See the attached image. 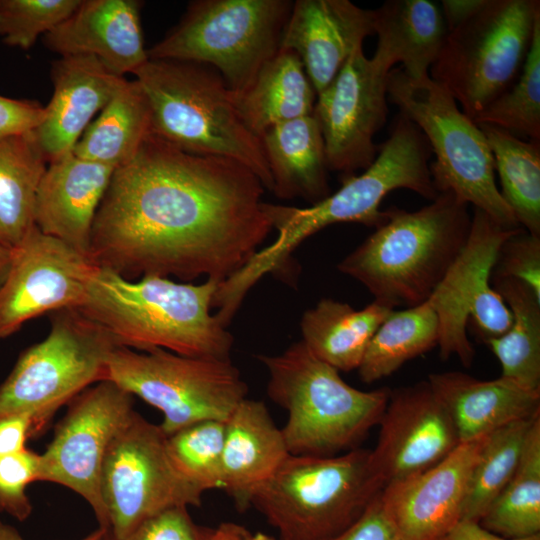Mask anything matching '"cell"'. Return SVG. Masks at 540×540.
Masks as SVG:
<instances>
[{
  "instance_id": "cell-21",
  "label": "cell",
  "mask_w": 540,
  "mask_h": 540,
  "mask_svg": "<svg viewBox=\"0 0 540 540\" xmlns=\"http://www.w3.org/2000/svg\"><path fill=\"white\" fill-rule=\"evenodd\" d=\"M142 3L137 0H81L75 11L43 42L62 56H94L112 74L124 77L145 64L141 26Z\"/></svg>"
},
{
  "instance_id": "cell-2",
  "label": "cell",
  "mask_w": 540,
  "mask_h": 540,
  "mask_svg": "<svg viewBox=\"0 0 540 540\" xmlns=\"http://www.w3.org/2000/svg\"><path fill=\"white\" fill-rule=\"evenodd\" d=\"M431 156L421 130L399 113L372 164L359 175L343 176L341 187L333 194L304 208L264 202L263 209L278 236L224 282L226 295L243 301L262 277L285 266L300 243L327 226L360 223L377 228L386 220L380 205L391 191L407 189L434 200L439 193L430 173Z\"/></svg>"
},
{
  "instance_id": "cell-24",
  "label": "cell",
  "mask_w": 540,
  "mask_h": 540,
  "mask_svg": "<svg viewBox=\"0 0 540 540\" xmlns=\"http://www.w3.org/2000/svg\"><path fill=\"white\" fill-rule=\"evenodd\" d=\"M427 381L449 413L461 443L540 415V392L503 377L479 380L447 371L431 373Z\"/></svg>"
},
{
  "instance_id": "cell-20",
  "label": "cell",
  "mask_w": 540,
  "mask_h": 540,
  "mask_svg": "<svg viewBox=\"0 0 540 540\" xmlns=\"http://www.w3.org/2000/svg\"><path fill=\"white\" fill-rule=\"evenodd\" d=\"M373 10L349 0H296L280 49L298 55L318 95L366 37L374 34Z\"/></svg>"
},
{
  "instance_id": "cell-45",
  "label": "cell",
  "mask_w": 540,
  "mask_h": 540,
  "mask_svg": "<svg viewBox=\"0 0 540 540\" xmlns=\"http://www.w3.org/2000/svg\"><path fill=\"white\" fill-rule=\"evenodd\" d=\"M33 437V424L27 415L0 417V457L25 449L27 440Z\"/></svg>"
},
{
  "instance_id": "cell-37",
  "label": "cell",
  "mask_w": 540,
  "mask_h": 540,
  "mask_svg": "<svg viewBox=\"0 0 540 540\" xmlns=\"http://www.w3.org/2000/svg\"><path fill=\"white\" fill-rule=\"evenodd\" d=\"M473 121L497 126L522 139L540 141V19L518 81Z\"/></svg>"
},
{
  "instance_id": "cell-29",
  "label": "cell",
  "mask_w": 540,
  "mask_h": 540,
  "mask_svg": "<svg viewBox=\"0 0 540 540\" xmlns=\"http://www.w3.org/2000/svg\"><path fill=\"white\" fill-rule=\"evenodd\" d=\"M393 310L378 300L356 310L345 302L321 299L302 315L301 341L339 372L358 369L372 336Z\"/></svg>"
},
{
  "instance_id": "cell-40",
  "label": "cell",
  "mask_w": 540,
  "mask_h": 540,
  "mask_svg": "<svg viewBox=\"0 0 540 540\" xmlns=\"http://www.w3.org/2000/svg\"><path fill=\"white\" fill-rule=\"evenodd\" d=\"M40 477V454L27 448L0 457V512L18 521L32 513L27 486Z\"/></svg>"
},
{
  "instance_id": "cell-31",
  "label": "cell",
  "mask_w": 540,
  "mask_h": 540,
  "mask_svg": "<svg viewBox=\"0 0 540 540\" xmlns=\"http://www.w3.org/2000/svg\"><path fill=\"white\" fill-rule=\"evenodd\" d=\"M47 163L34 131L0 139V244L14 248L35 227Z\"/></svg>"
},
{
  "instance_id": "cell-42",
  "label": "cell",
  "mask_w": 540,
  "mask_h": 540,
  "mask_svg": "<svg viewBox=\"0 0 540 540\" xmlns=\"http://www.w3.org/2000/svg\"><path fill=\"white\" fill-rule=\"evenodd\" d=\"M212 528L194 522L188 507H173L144 520L121 537L106 529L101 540H208Z\"/></svg>"
},
{
  "instance_id": "cell-34",
  "label": "cell",
  "mask_w": 540,
  "mask_h": 540,
  "mask_svg": "<svg viewBox=\"0 0 540 540\" xmlns=\"http://www.w3.org/2000/svg\"><path fill=\"white\" fill-rule=\"evenodd\" d=\"M438 341V318L429 300L393 310L372 336L357 369L359 377L367 384L388 377Z\"/></svg>"
},
{
  "instance_id": "cell-9",
  "label": "cell",
  "mask_w": 540,
  "mask_h": 540,
  "mask_svg": "<svg viewBox=\"0 0 540 540\" xmlns=\"http://www.w3.org/2000/svg\"><path fill=\"white\" fill-rule=\"evenodd\" d=\"M292 5L289 0L193 1L180 22L147 50L148 57L206 65L239 93L280 50Z\"/></svg>"
},
{
  "instance_id": "cell-43",
  "label": "cell",
  "mask_w": 540,
  "mask_h": 540,
  "mask_svg": "<svg viewBox=\"0 0 540 540\" xmlns=\"http://www.w3.org/2000/svg\"><path fill=\"white\" fill-rule=\"evenodd\" d=\"M381 491L358 519L329 540H402L382 503Z\"/></svg>"
},
{
  "instance_id": "cell-10",
  "label": "cell",
  "mask_w": 540,
  "mask_h": 540,
  "mask_svg": "<svg viewBox=\"0 0 540 540\" xmlns=\"http://www.w3.org/2000/svg\"><path fill=\"white\" fill-rule=\"evenodd\" d=\"M539 19V0H486L448 32L430 78L473 120L520 74Z\"/></svg>"
},
{
  "instance_id": "cell-30",
  "label": "cell",
  "mask_w": 540,
  "mask_h": 540,
  "mask_svg": "<svg viewBox=\"0 0 540 540\" xmlns=\"http://www.w3.org/2000/svg\"><path fill=\"white\" fill-rule=\"evenodd\" d=\"M151 134L148 99L136 79H125L85 129L72 152L82 159L116 169L129 162Z\"/></svg>"
},
{
  "instance_id": "cell-38",
  "label": "cell",
  "mask_w": 540,
  "mask_h": 540,
  "mask_svg": "<svg viewBox=\"0 0 540 540\" xmlns=\"http://www.w3.org/2000/svg\"><path fill=\"white\" fill-rule=\"evenodd\" d=\"M225 422L203 420L167 436L169 457L178 471L203 493L222 489Z\"/></svg>"
},
{
  "instance_id": "cell-22",
  "label": "cell",
  "mask_w": 540,
  "mask_h": 540,
  "mask_svg": "<svg viewBox=\"0 0 540 540\" xmlns=\"http://www.w3.org/2000/svg\"><path fill=\"white\" fill-rule=\"evenodd\" d=\"M114 170L73 152L48 163L36 195L35 226L88 256L96 213Z\"/></svg>"
},
{
  "instance_id": "cell-23",
  "label": "cell",
  "mask_w": 540,
  "mask_h": 540,
  "mask_svg": "<svg viewBox=\"0 0 540 540\" xmlns=\"http://www.w3.org/2000/svg\"><path fill=\"white\" fill-rule=\"evenodd\" d=\"M53 95L34 130L48 163L72 152L95 114L125 77L109 72L94 56H62L52 64Z\"/></svg>"
},
{
  "instance_id": "cell-15",
  "label": "cell",
  "mask_w": 540,
  "mask_h": 540,
  "mask_svg": "<svg viewBox=\"0 0 540 540\" xmlns=\"http://www.w3.org/2000/svg\"><path fill=\"white\" fill-rule=\"evenodd\" d=\"M45 452L40 454L39 481L63 485L86 500L99 527L106 529L100 476L114 437L129 420L133 396L103 380L70 402Z\"/></svg>"
},
{
  "instance_id": "cell-46",
  "label": "cell",
  "mask_w": 540,
  "mask_h": 540,
  "mask_svg": "<svg viewBox=\"0 0 540 540\" xmlns=\"http://www.w3.org/2000/svg\"><path fill=\"white\" fill-rule=\"evenodd\" d=\"M440 540H540V534L510 539L487 530L479 521L460 519Z\"/></svg>"
},
{
  "instance_id": "cell-35",
  "label": "cell",
  "mask_w": 540,
  "mask_h": 540,
  "mask_svg": "<svg viewBox=\"0 0 540 540\" xmlns=\"http://www.w3.org/2000/svg\"><path fill=\"white\" fill-rule=\"evenodd\" d=\"M479 523L510 539L540 534V416L529 429L512 478Z\"/></svg>"
},
{
  "instance_id": "cell-27",
  "label": "cell",
  "mask_w": 540,
  "mask_h": 540,
  "mask_svg": "<svg viewBox=\"0 0 540 540\" xmlns=\"http://www.w3.org/2000/svg\"><path fill=\"white\" fill-rule=\"evenodd\" d=\"M261 142L278 198L312 205L330 195L324 138L314 114L270 128Z\"/></svg>"
},
{
  "instance_id": "cell-28",
  "label": "cell",
  "mask_w": 540,
  "mask_h": 540,
  "mask_svg": "<svg viewBox=\"0 0 540 540\" xmlns=\"http://www.w3.org/2000/svg\"><path fill=\"white\" fill-rule=\"evenodd\" d=\"M233 103L257 137L270 128L313 114L317 94L296 53L280 49L243 91H231Z\"/></svg>"
},
{
  "instance_id": "cell-16",
  "label": "cell",
  "mask_w": 540,
  "mask_h": 540,
  "mask_svg": "<svg viewBox=\"0 0 540 540\" xmlns=\"http://www.w3.org/2000/svg\"><path fill=\"white\" fill-rule=\"evenodd\" d=\"M390 71L359 47L317 95L313 114L322 131L329 170L348 176L375 160L379 145L374 137L388 115Z\"/></svg>"
},
{
  "instance_id": "cell-33",
  "label": "cell",
  "mask_w": 540,
  "mask_h": 540,
  "mask_svg": "<svg viewBox=\"0 0 540 540\" xmlns=\"http://www.w3.org/2000/svg\"><path fill=\"white\" fill-rule=\"evenodd\" d=\"M477 125L491 150L503 199L518 224L540 236V141L519 138L497 126Z\"/></svg>"
},
{
  "instance_id": "cell-17",
  "label": "cell",
  "mask_w": 540,
  "mask_h": 540,
  "mask_svg": "<svg viewBox=\"0 0 540 540\" xmlns=\"http://www.w3.org/2000/svg\"><path fill=\"white\" fill-rule=\"evenodd\" d=\"M95 268L88 256L35 226L13 248L0 289V339L42 314L79 308Z\"/></svg>"
},
{
  "instance_id": "cell-32",
  "label": "cell",
  "mask_w": 540,
  "mask_h": 540,
  "mask_svg": "<svg viewBox=\"0 0 540 540\" xmlns=\"http://www.w3.org/2000/svg\"><path fill=\"white\" fill-rule=\"evenodd\" d=\"M491 284L508 306L512 320L505 334L485 344L500 362V377L540 392V297L514 278L491 276Z\"/></svg>"
},
{
  "instance_id": "cell-7",
  "label": "cell",
  "mask_w": 540,
  "mask_h": 540,
  "mask_svg": "<svg viewBox=\"0 0 540 540\" xmlns=\"http://www.w3.org/2000/svg\"><path fill=\"white\" fill-rule=\"evenodd\" d=\"M384 488L371 450L290 455L250 497L279 540H329L350 526Z\"/></svg>"
},
{
  "instance_id": "cell-1",
  "label": "cell",
  "mask_w": 540,
  "mask_h": 540,
  "mask_svg": "<svg viewBox=\"0 0 540 540\" xmlns=\"http://www.w3.org/2000/svg\"><path fill=\"white\" fill-rule=\"evenodd\" d=\"M264 190L236 160L187 153L151 134L114 170L88 257L130 280L156 275L222 283L273 229Z\"/></svg>"
},
{
  "instance_id": "cell-14",
  "label": "cell",
  "mask_w": 540,
  "mask_h": 540,
  "mask_svg": "<svg viewBox=\"0 0 540 540\" xmlns=\"http://www.w3.org/2000/svg\"><path fill=\"white\" fill-rule=\"evenodd\" d=\"M522 227H505L474 208L468 239L442 282L428 299L439 323V355L457 357L465 367L473 363L475 351L467 335L486 343L505 334L511 313L491 284V274L501 244Z\"/></svg>"
},
{
  "instance_id": "cell-4",
  "label": "cell",
  "mask_w": 540,
  "mask_h": 540,
  "mask_svg": "<svg viewBox=\"0 0 540 540\" xmlns=\"http://www.w3.org/2000/svg\"><path fill=\"white\" fill-rule=\"evenodd\" d=\"M469 204L447 190L415 211L392 206L386 220L337 265L394 309L427 301L469 235Z\"/></svg>"
},
{
  "instance_id": "cell-49",
  "label": "cell",
  "mask_w": 540,
  "mask_h": 540,
  "mask_svg": "<svg viewBox=\"0 0 540 540\" xmlns=\"http://www.w3.org/2000/svg\"><path fill=\"white\" fill-rule=\"evenodd\" d=\"M105 529L98 527L96 530L80 540H101ZM0 540H25L22 535L11 525L0 521Z\"/></svg>"
},
{
  "instance_id": "cell-12",
  "label": "cell",
  "mask_w": 540,
  "mask_h": 540,
  "mask_svg": "<svg viewBox=\"0 0 540 540\" xmlns=\"http://www.w3.org/2000/svg\"><path fill=\"white\" fill-rule=\"evenodd\" d=\"M105 380L160 410L166 436L203 420L225 422L248 394L231 359L188 357L163 349L116 346L107 360Z\"/></svg>"
},
{
  "instance_id": "cell-50",
  "label": "cell",
  "mask_w": 540,
  "mask_h": 540,
  "mask_svg": "<svg viewBox=\"0 0 540 540\" xmlns=\"http://www.w3.org/2000/svg\"><path fill=\"white\" fill-rule=\"evenodd\" d=\"M13 257V248L0 244V289L8 275Z\"/></svg>"
},
{
  "instance_id": "cell-47",
  "label": "cell",
  "mask_w": 540,
  "mask_h": 540,
  "mask_svg": "<svg viewBox=\"0 0 540 540\" xmlns=\"http://www.w3.org/2000/svg\"><path fill=\"white\" fill-rule=\"evenodd\" d=\"M486 0H442L440 7L448 32L473 16Z\"/></svg>"
},
{
  "instance_id": "cell-44",
  "label": "cell",
  "mask_w": 540,
  "mask_h": 540,
  "mask_svg": "<svg viewBox=\"0 0 540 540\" xmlns=\"http://www.w3.org/2000/svg\"><path fill=\"white\" fill-rule=\"evenodd\" d=\"M46 109L39 102L0 95V139L34 131Z\"/></svg>"
},
{
  "instance_id": "cell-26",
  "label": "cell",
  "mask_w": 540,
  "mask_h": 540,
  "mask_svg": "<svg viewBox=\"0 0 540 540\" xmlns=\"http://www.w3.org/2000/svg\"><path fill=\"white\" fill-rule=\"evenodd\" d=\"M377 47L371 57L392 70H402L413 80L429 76L448 29L440 4L431 0H388L373 10Z\"/></svg>"
},
{
  "instance_id": "cell-19",
  "label": "cell",
  "mask_w": 540,
  "mask_h": 540,
  "mask_svg": "<svg viewBox=\"0 0 540 540\" xmlns=\"http://www.w3.org/2000/svg\"><path fill=\"white\" fill-rule=\"evenodd\" d=\"M489 434L460 443L426 471L382 489L402 540H440L461 519L471 472Z\"/></svg>"
},
{
  "instance_id": "cell-11",
  "label": "cell",
  "mask_w": 540,
  "mask_h": 540,
  "mask_svg": "<svg viewBox=\"0 0 540 540\" xmlns=\"http://www.w3.org/2000/svg\"><path fill=\"white\" fill-rule=\"evenodd\" d=\"M113 337L76 308L53 312L48 335L25 349L0 384V417L24 414L37 437L55 412L106 378Z\"/></svg>"
},
{
  "instance_id": "cell-6",
  "label": "cell",
  "mask_w": 540,
  "mask_h": 540,
  "mask_svg": "<svg viewBox=\"0 0 540 540\" xmlns=\"http://www.w3.org/2000/svg\"><path fill=\"white\" fill-rule=\"evenodd\" d=\"M257 359L268 373V396L288 414L281 431L291 455L331 456L358 448L386 408L389 388L350 386L301 340Z\"/></svg>"
},
{
  "instance_id": "cell-3",
  "label": "cell",
  "mask_w": 540,
  "mask_h": 540,
  "mask_svg": "<svg viewBox=\"0 0 540 540\" xmlns=\"http://www.w3.org/2000/svg\"><path fill=\"white\" fill-rule=\"evenodd\" d=\"M220 284L214 279L176 282L156 275L130 280L96 265L77 309L103 327L118 346L230 359L233 337L211 313Z\"/></svg>"
},
{
  "instance_id": "cell-18",
  "label": "cell",
  "mask_w": 540,
  "mask_h": 540,
  "mask_svg": "<svg viewBox=\"0 0 540 540\" xmlns=\"http://www.w3.org/2000/svg\"><path fill=\"white\" fill-rule=\"evenodd\" d=\"M372 464L384 487L431 468L461 442L428 381L390 390Z\"/></svg>"
},
{
  "instance_id": "cell-36",
  "label": "cell",
  "mask_w": 540,
  "mask_h": 540,
  "mask_svg": "<svg viewBox=\"0 0 540 540\" xmlns=\"http://www.w3.org/2000/svg\"><path fill=\"white\" fill-rule=\"evenodd\" d=\"M520 420L491 432L468 483L461 519L479 521L512 478L534 420Z\"/></svg>"
},
{
  "instance_id": "cell-25",
  "label": "cell",
  "mask_w": 540,
  "mask_h": 540,
  "mask_svg": "<svg viewBox=\"0 0 540 540\" xmlns=\"http://www.w3.org/2000/svg\"><path fill=\"white\" fill-rule=\"evenodd\" d=\"M290 455L265 403L247 397L225 421L222 489L244 510L250 506L251 494Z\"/></svg>"
},
{
  "instance_id": "cell-13",
  "label": "cell",
  "mask_w": 540,
  "mask_h": 540,
  "mask_svg": "<svg viewBox=\"0 0 540 540\" xmlns=\"http://www.w3.org/2000/svg\"><path fill=\"white\" fill-rule=\"evenodd\" d=\"M160 425L133 412L106 453L100 496L106 530L121 537L144 520L173 507L201 504L203 492L172 463Z\"/></svg>"
},
{
  "instance_id": "cell-41",
  "label": "cell",
  "mask_w": 540,
  "mask_h": 540,
  "mask_svg": "<svg viewBox=\"0 0 540 540\" xmlns=\"http://www.w3.org/2000/svg\"><path fill=\"white\" fill-rule=\"evenodd\" d=\"M491 276L520 280L540 297V236L521 228L508 237L499 248Z\"/></svg>"
},
{
  "instance_id": "cell-39",
  "label": "cell",
  "mask_w": 540,
  "mask_h": 540,
  "mask_svg": "<svg viewBox=\"0 0 540 540\" xmlns=\"http://www.w3.org/2000/svg\"><path fill=\"white\" fill-rule=\"evenodd\" d=\"M81 0H0V36L9 46L30 49L65 21Z\"/></svg>"
},
{
  "instance_id": "cell-8",
  "label": "cell",
  "mask_w": 540,
  "mask_h": 540,
  "mask_svg": "<svg viewBox=\"0 0 540 540\" xmlns=\"http://www.w3.org/2000/svg\"><path fill=\"white\" fill-rule=\"evenodd\" d=\"M387 97L427 139L435 155L430 173L438 193L450 190L499 224L521 227L496 185L484 133L445 88L430 76L413 80L402 68H393Z\"/></svg>"
},
{
  "instance_id": "cell-48",
  "label": "cell",
  "mask_w": 540,
  "mask_h": 540,
  "mask_svg": "<svg viewBox=\"0 0 540 540\" xmlns=\"http://www.w3.org/2000/svg\"><path fill=\"white\" fill-rule=\"evenodd\" d=\"M208 540H276L263 532H252L242 525L223 522L212 529Z\"/></svg>"
},
{
  "instance_id": "cell-5",
  "label": "cell",
  "mask_w": 540,
  "mask_h": 540,
  "mask_svg": "<svg viewBox=\"0 0 540 540\" xmlns=\"http://www.w3.org/2000/svg\"><path fill=\"white\" fill-rule=\"evenodd\" d=\"M134 75L149 102L152 134L187 153L236 160L272 191L261 139L245 125L214 69L149 58Z\"/></svg>"
}]
</instances>
